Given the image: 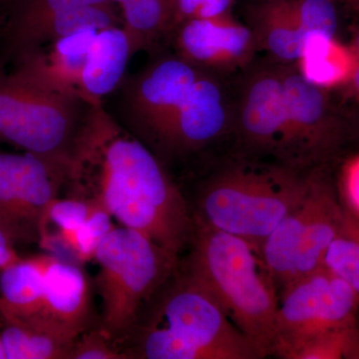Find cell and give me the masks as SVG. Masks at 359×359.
Here are the masks:
<instances>
[{
	"label": "cell",
	"instance_id": "6",
	"mask_svg": "<svg viewBox=\"0 0 359 359\" xmlns=\"http://www.w3.org/2000/svg\"><path fill=\"white\" fill-rule=\"evenodd\" d=\"M94 259L99 264L96 285L102 301L100 330L120 347L181 257L147 236L121 226L106 236Z\"/></svg>",
	"mask_w": 359,
	"mask_h": 359
},
{
	"label": "cell",
	"instance_id": "34",
	"mask_svg": "<svg viewBox=\"0 0 359 359\" xmlns=\"http://www.w3.org/2000/svg\"><path fill=\"white\" fill-rule=\"evenodd\" d=\"M354 49H355L356 54H358V72H356L355 77H354V80L353 83H351V88L353 90V93L355 94L356 96L359 98V27L358 30L355 32V34H354L353 42H351Z\"/></svg>",
	"mask_w": 359,
	"mask_h": 359
},
{
	"label": "cell",
	"instance_id": "31",
	"mask_svg": "<svg viewBox=\"0 0 359 359\" xmlns=\"http://www.w3.org/2000/svg\"><path fill=\"white\" fill-rule=\"evenodd\" d=\"M233 4L235 0H176L174 29L184 21L231 14Z\"/></svg>",
	"mask_w": 359,
	"mask_h": 359
},
{
	"label": "cell",
	"instance_id": "17",
	"mask_svg": "<svg viewBox=\"0 0 359 359\" xmlns=\"http://www.w3.org/2000/svg\"><path fill=\"white\" fill-rule=\"evenodd\" d=\"M97 32L84 30L56 40L16 63L13 71L48 88L83 95L80 84Z\"/></svg>",
	"mask_w": 359,
	"mask_h": 359
},
{
	"label": "cell",
	"instance_id": "15",
	"mask_svg": "<svg viewBox=\"0 0 359 359\" xmlns=\"http://www.w3.org/2000/svg\"><path fill=\"white\" fill-rule=\"evenodd\" d=\"M90 320L91 289L83 269L50 255L39 313L32 320L25 321L74 341L90 328Z\"/></svg>",
	"mask_w": 359,
	"mask_h": 359
},
{
	"label": "cell",
	"instance_id": "11",
	"mask_svg": "<svg viewBox=\"0 0 359 359\" xmlns=\"http://www.w3.org/2000/svg\"><path fill=\"white\" fill-rule=\"evenodd\" d=\"M358 316V292L320 268L278 295L271 356L309 337L356 327Z\"/></svg>",
	"mask_w": 359,
	"mask_h": 359
},
{
	"label": "cell",
	"instance_id": "16",
	"mask_svg": "<svg viewBox=\"0 0 359 359\" xmlns=\"http://www.w3.org/2000/svg\"><path fill=\"white\" fill-rule=\"evenodd\" d=\"M115 4L71 7L45 18L0 45V67L15 65L42 47L84 30H100L111 26H124L121 13Z\"/></svg>",
	"mask_w": 359,
	"mask_h": 359
},
{
	"label": "cell",
	"instance_id": "12",
	"mask_svg": "<svg viewBox=\"0 0 359 359\" xmlns=\"http://www.w3.org/2000/svg\"><path fill=\"white\" fill-rule=\"evenodd\" d=\"M238 74L230 152L273 162L287 117L283 63L255 60Z\"/></svg>",
	"mask_w": 359,
	"mask_h": 359
},
{
	"label": "cell",
	"instance_id": "9",
	"mask_svg": "<svg viewBox=\"0 0 359 359\" xmlns=\"http://www.w3.org/2000/svg\"><path fill=\"white\" fill-rule=\"evenodd\" d=\"M285 117L273 162L309 173L330 167L347 139L330 91L306 81L295 63H283Z\"/></svg>",
	"mask_w": 359,
	"mask_h": 359
},
{
	"label": "cell",
	"instance_id": "38",
	"mask_svg": "<svg viewBox=\"0 0 359 359\" xmlns=\"http://www.w3.org/2000/svg\"><path fill=\"white\" fill-rule=\"evenodd\" d=\"M165 2L168 4V6L173 11L174 13V20H175V8H176V0H164Z\"/></svg>",
	"mask_w": 359,
	"mask_h": 359
},
{
	"label": "cell",
	"instance_id": "5",
	"mask_svg": "<svg viewBox=\"0 0 359 359\" xmlns=\"http://www.w3.org/2000/svg\"><path fill=\"white\" fill-rule=\"evenodd\" d=\"M79 93L48 88L0 67V144L60 167L67 179L94 104Z\"/></svg>",
	"mask_w": 359,
	"mask_h": 359
},
{
	"label": "cell",
	"instance_id": "35",
	"mask_svg": "<svg viewBox=\"0 0 359 359\" xmlns=\"http://www.w3.org/2000/svg\"><path fill=\"white\" fill-rule=\"evenodd\" d=\"M339 1L346 4L347 7L353 9V11H359V0H339Z\"/></svg>",
	"mask_w": 359,
	"mask_h": 359
},
{
	"label": "cell",
	"instance_id": "20",
	"mask_svg": "<svg viewBox=\"0 0 359 359\" xmlns=\"http://www.w3.org/2000/svg\"><path fill=\"white\" fill-rule=\"evenodd\" d=\"M297 69L309 83L327 90L351 86L358 69V57L353 44L337 36L306 35Z\"/></svg>",
	"mask_w": 359,
	"mask_h": 359
},
{
	"label": "cell",
	"instance_id": "1",
	"mask_svg": "<svg viewBox=\"0 0 359 359\" xmlns=\"http://www.w3.org/2000/svg\"><path fill=\"white\" fill-rule=\"evenodd\" d=\"M71 196L95 201L121 226L181 257L195 233L190 205L174 175L95 103L68 169Z\"/></svg>",
	"mask_w": 359,
	"mask_h": 359
},
{
	"label": "cell",
	"instance_id": "13",
	"mask_svg": "<svg viewBox=\"0 0 359 359\" xmlns=\"http://www.w3.org/2000/svg\"><path fill=\"white\" fill-rule=\"evenodd\" d=\"M65 184V170L48 161L0 150V228L14 244H39L44 212Z\"/></svg>",
	"mask_w": 359,
	"mask_h": 359
},
{
	"label": "cell",
	"instance_id": "18",
	"mask_svg": "<svg viewBox=\"0 0 359 359\" xmlns=\"http://www.w3.org/2000/svg\"><path fill=\"white\" fill-rule=\"evenodd\" d=\"M134 55L124 26L98 30L82 74L81 93L93 102H104L119 88Z\"/></svg>",
	"mask_w": 359,
	"mask_h": 359
},
{
	"label": "cell",
	"instance_id": "3",
	"mask_svg": "<svg viewBox=\"0 0 359 359\" xmlns=\"http://www.w3.org/2000/svg\"><path fill=\"white\" fill-rule=\"evenodd\" d=\"M124 344L129 359L263 358L181 261L142 309Z\"/></svg>",
	"mask_w": 359,
	"mask_h": 359
},
{
	"label": "cell",
	"instance_id": "2",
	"mask_svg": "<svg viewBox=\"0 0 359 359\" xmlns=\"http://www.w3.org/2000/svg\"><path fill=\"white\" fill-rule=\"evenodd\" d=\"M311 172L229 152L196 172L193 192L185 195L196 224L243 238L259 252L304 197Z\"/></svg>",
	"mask_w": 359,
	"mask_h": 359
},
{
	"label": "cell",
	"instance_id": "7",
	"mask_svg": "<svg viewBox=\"0 0 359 359\" xmlns=\"http://www.w3.org/2000/svg\"><path fill=\"white\" fill-rule=\"evenodd\" d=\"M344 217L330 167L314 170L304 197L259 250L278 295L295 280L323 268L328 245Z\"/></svg>",
	"mask_w": 359,
	"mask_h": 359
},
{
	"label": "cell",
	"instance_id": "29",
	"mask_svg": "<svg viewBox=\"0 0 359 359\" xmlns=\"http://www.w3.org/2000/svg\"><path fill=\"white\" fill-rule=\"evenodd\" d=\"M335 0H292L304 34L337 36L339 15Z\"/></svg>",
	"mask_w": 359,
	"mask_h": 359
},
{
	"label": "cell",
	"instance_id": "14",
	"mask_svg": "<svg viewBox=\"0 0 359 359\" xmlns=\"http://www.w3.org/2000/svg\"><path fill=\"white\" fill-rule=\"evenodd\" d=\"M170 42L182 58L224 76L244 70L259 51L249 26L233 14L184 21L175 28Z\"/></svg>",
	"mask_w": 359,
	"mask_h": 359
},
{
	"label": "cell",
	"instance_id": "30",
	"mask_svg": "<svg viewBox=\"0 0 359 359\" xmlns=\"http://www.w3.org/2000/svg\"><path fill=\"white\" fill-rule=\"evenodd\" d=\"M69 359H129L102 330H88L73 342Z\"/></svg>",
	"mask_w": 359,
	"mask_h": 359
},
{
	"label": "cell",
	"instance_id": "8",
	"mask_svg": "<svg viewBox=\"0 0 359 359\" xmlns=\"http://www.w3.org/2000/svg\"><path fill=\"white\" fill-rule=\"evenodd\" d=\"M226 77L205 70L161 131L151 151L169 171L193 161L202 169L221 157L215 152L224 144L231 151L233 87Z\"/></svg>",
	"mask_w": 359,
	"mask_h": 359
},
{
	"label": "cell",
	"instance_id": "39",
	"mask_svg": "<svg viewBox=\"0 0 359 359\" xmlns=\"http://www.w3.org/2000/svg\"><path fill=\"white\" fill-rule=\"evenodd\" d=\"M4 20H6V18H4V14L0 13V26L4 25Z\"/></svg>",
	"mask_w": 359,
	"mask_h": 359
},
{
	"label": "cell",
	"instance_id": "26",
	"mask_svg": "<svg viewBox=\"0 0 359 359\" xmlns=\"http://www.w3.org/2000/svg\"><path fill=\"white\" fill-rule=\"evenodd\" d=\"M95 205V201L76 196L52 200L42 219L40 247L50 252L56 243L86 221Z\"/></svg>",
	"mask_w": 359,
	"mask_h": 359
},
{
	"label": "cell",
	"instance_id": "28",
	"mask_svg": "<svg viewBox=\"0 0 359 359\" xmlns=\"http://www.w3.org/2000/svg\"><path fill=\"white\" fill-rule=\"evenodd\" d=\"M356 337L358 325L295 342L275 356L283 359H351Z\"/></svg>",
	"mask_w": 359,
	"mask_h": 359
},
{
	"label": "cell",
	"instance_id": "32",
	"mask_svg": "<svg viewBox=\"0 0 359 359\" xmlns=\"http://www.w3.org/2000/svg\"><path fill=\"white\" fill-rule=\"evenodd\" d=\"M335 184L344 209L359 219V153L342 164Z\"/></svg>",
	"mask_w": 359,
	"mask_h": 359
},
{
	"label": "cell",
	"instance_id": "24",
	"mask_svg": "<svg viewBox=\"0 0 359 359\" xmlns=\"http://www.w3.org/2000/svg\"><path fill=\"white\" fill-rule=\"evenodd\" d=\"M114 4L112 0H6L2 2L4 25L0 26V45L11 41L35 23L71 7Z\"/></svg>",
	"mask_w": 359,
	"mask_h": 359
},
{
	"label": "cell",
	"instance_id": "33",
	"mask_svg": "<svg viewBox=\"0 0 359 359\" xmlns=\"http://www.w3.org/2000/svg\"><path fill=\"white\" fill-rule=\"evenodd\" d=\"M13 245V241L0 228V271L20 259Z\"/></svg>",
	"mask_w": 359,
	"mask_h": 359
},
{
	"label": "cell",
	"instance_id": "36",
	"mask_svg": "<svg viewBox=\"0 0 359 359\" xmlns=\"http://www.w3.org/2000/svg\"><path fill=\"white\" fill-rule=\"evenodd\" d=\"M351 359H359V316L358 320V337H356L355 346H354Z\"/></svg>",
	"mask_w": 359,
	"mask_h": 359
},
{
	"label": "cell",
	"instance_id": "10",
	"mask_svg": "<svg viewBox=\"0 0 359 359\" xmlns=\"http://www.w3.org/2000/svg\"><path fill=\"white\" fill-rule=\"evenodd\" d=\"M204 71L176 52L162 49L150 55L140 70L126 75L110 95L111 109L105 108L123 128L151 150Z\"/></svg>",
	"mask_w": 359,
	"mask_h": 359
},
{
	"label": "cell",
	"instance_id": "23",
	"mask_svg": "<svg viewBox=\"0 0 359 359\" xmlns=\"http://www.w3.org/2000/svg\"><path fill=\"white\" fill-rule=\"evenodd\" d=\"M6 359H69L73 342L18 318L0 316Z\"/></svg>",
	"mask_w": 359,
	"mask_h": 359
},
{
	"label": "cell",
	"instance_id": "37",
	"mask_svg": "<svg viewBox=\"0 0 359 359\" xmlns=\"http://www.w3.org/2000/svg\"><path fill=\"white\" fill-rule=\"evenodd\" d=\"M1 325V318H0V359H6V348H4V339H2Z\"/></svg>",
	"mask_w": 359,
	"mask_h": 359
},
{
	"label": "cell",
	"instance_id": "21",
	"mask_svg": "<svg viewBox=\"0 0 359 359\" xmlns=\"http://www.w3.org/2000/svg\"><path fill=\"white\" fill-rule=\"evenodd\" d=\"M49 259V254L20 259L0 271V316L35 318L41 306Z\"/></svg>",
	"mask_w": 359,
	"mask_h": 359
},
{
	"label": "cell",
	"instance_id": "19",
	"mask_svg": "<svg viewBox=\"0 0 359 359\" xmlns=\"http://www.w3.org/2000/svg\"><path fill=\"white\" fill-rule=\"evenodd\" d=\"M250 29L257 50L276 62L295 63L301 55L304 34L292 0H261L250 11Z\"/></svg>",
	"mask_w": 359,
	"mask_h": 359
},
{
	"label": "cell",
	"instance_id": "4",
	"mask_svg": "<svg viewBox=\"0 0 359 359\" xmlns=\"http://www.w3.org/2000/svg\"><path fill=\"white\" fill-rule=\"evenodd\" d=\"M182 266L218 302L262 358L271 356L278 295L259 250L243 238L195 224Z\"/></svg>",
	"mask_w": 359,
	"mask_h": 359
},
{
	"label": "cell",
	"instance_id": "40",
	"mask_svg": "<svg viewBox=\"0 0 359 359\" xmlns=\"http://www.w3.org/2000/svg\"><path fill=\"white\" fill-rule=\"evenodd\" d=\"M4 1H6V0H0V4H2Z\"/></svg>",
	"mask_w": 359,
	"mask_h": 359
},
{
	"label": "cell",
	"instance_id": "27",
	"mask_svg": "<svg viewBox=\"0 0 359 359\" xmlns=\"http://www.w3.org/2000/svg\"><path fill=\"white\" fill-rule=\"evenodd\" d=\"M112 219L110 212L96 203L86 221L77 230L56 243L50 252L59 249L67 250L78 264L88 263L94 259L101 243L114 228Z\"/></svg>",
	"mask_w": 359,
	"mask_h": 359
},
{
	"label": "cell",
	"instance_id": "25",
	"mask_svg": "<svg viewBox=\"0 0 359 359\" xmlns=\"http://www.w3.org/2000/svg\"><path fill=\"white\" fill-rule=\"evenodd\" d=\"M323 268L348 283L359 294V219L346 210L339 230L325 252Z\"/></svg>",
	"mask_w": 359,
	"mask_h": 359
},
{
	"label": "cell",
	"instance_id": "22",
	"mask_svg": "<svg viewBox=\"0 0 359 359\" xmlns=\"http://www.w3.org/2000/svg\"><path fill=\"white\" fill-rule=\"evenodd\" d=\"M119 8L134 54L164 49L174 29V13L164 0H112Z\"/></svg>",
	"mask_w": 359,
	"mask_h": 359
}]
</instances>
